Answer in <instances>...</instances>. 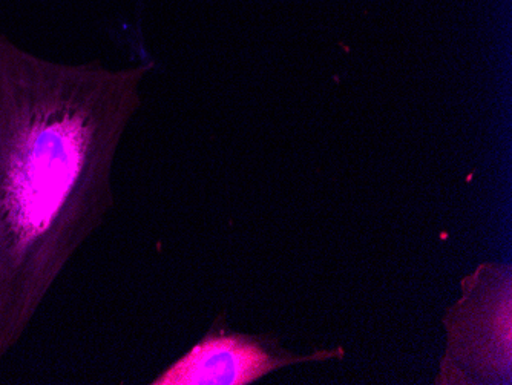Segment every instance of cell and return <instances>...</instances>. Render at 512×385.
I'll use <instances>...</instances> for the list:
<instances>
[{
  "label": "cell",
  "instance_id": "7a4b0ae2",
  "mask_svg": "<svg viewBox=\"0 0 512 385\" xmlns=\"http://www.w3.org/2000/svg\"><path fill=\"white\" fill-rule=\"evenodd\" d=\"M463 298L447 316L450 347L436 384L511 382V274L509 267L483 264L462 283ZM465 379V375H463ZM462 379V384H463Z\"/></svg>",
  "mask_w": 512,
  "mask_h": 385
},
{
  "label": "cell",
  "instance_id": "6da1fadb",
  "mask_svg": "<svg viewBox=\"0 0 512 385\" xmlns=\"http://www.w3.org/2000/svg\"><path fill=\"white\" fill-rule=\"evenodd\" d=\"M149 68L54 62L0 34V364L114 209Z\"/></svg>",
  "mask_w": 512,
  "mask_h": 385
},
{
  "label": "cell",
  "instance_id": "3957f363",
  "mask_svg": "<svg viewBox=\"0 0 512 385\" xmlns=\"http://www.w3.org/2000/svg\"><path fill=\"white\" fill-rule=\"evenodd\" d=\"M342 355V349L292 355L272 336L230 332L224 323L215 321L204 338L151 385H249L283 367Z\"/></svg>",
  "mask_w": 512,
  "mask_h": 385
}]
</instances>
